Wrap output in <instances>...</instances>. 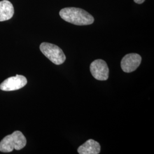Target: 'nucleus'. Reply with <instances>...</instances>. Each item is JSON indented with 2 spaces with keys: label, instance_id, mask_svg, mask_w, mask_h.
I'll use <instances>...</instances> for the list:
<instances>
[{
  "label": "nucleus",
  "instance_id": "nucleus-1",
  "mask_svg": "<svg viewBox=\"0 0 154 154\" xmlns=\"http://www.w3.org/2000/svg\"><path fill=\"white\" fill-rule=\"evenodd\" d=\"M60 16L66 22L75 25H88L94 22L93 17L90 13L82 9L78 8H63L60 11Z\"/></svg>",
  "mask_w": 154,
  "mask_h": 154
},
{
  "label": "nucleus",
  "instance_id": "nucleus-2",
  "mask_svg": "<svg viewBox=\"0 0 154 154\" xmlns=\"http://www.w3.org/2000/svg\"><path fill=\"white\" fill-rule=\"evenodd\" d=\"M26 144V139L22 132L19 131L9 135L4 138L0 142V151L10 152L14 149L20 150Z\"/></svg>",
  "mask_w": 154,
  "mask_h": 154
},
{
  "label": "nucleus",
  "instance_id": "nucleus-3",
  "mask_svg": "<svg viewBox=\"0 0 154 154\" xmlns=\"http://www.w3.org/2000/svg\"><path fill=\"white\" fill-rule=\"evenodd\" d=\"M39 49L45 56L57 65L63 63L66 60V56L62 50L55 45L43 42L40 45Z\"/></svg>",
  "mask_w": 154,
  "mask_h": 154
},
{
  "label": "nucleus",
  "instance_id": "nucleus-4",
  "mask_svg": "<svg viewBox=\"0 0 154 154\" xmlns=\"http://www.w3.org/2000/svg\"><path fill=\"white\" fill-rule=\"evenodd\" d=\"M90 70L93 77L99 81H106L109 78V69L105 61L96 60L90 65Z\"/></svg>",
  "mask_w": 154,
  "mask_h": 154
},
{
  "label": "nucleus",
  "instance_id": "nucleus-5",
  "mask_svg": "<svg viewBox=\"0 0 154 154\" xmlns=\"http://www.w3.org/2000/svg\"><path fill=\"white\" fill-rule=\"evenodd\" d=\"M26 77L17 75L15 77L8 78L0 85V89L3 91H14L23 88L27 84Z\"/></svg>",
  "mask_w": 154,
  "mask_h": 154
},
{
  "label": "nucleus",
  "instance_id": "nucleus-6",
  "mask_svg": "<svg viewBox=\"0 0 154 154\" xmlns=\"http://www.w3.org/2000/svg\"><path fill=\"white\" fill-rule=\"evenodd\" d=\"M142 57L136 53L125 55L122 60L121 65L122 70L125 72H131L137 70L141 63Z\"/></svg>",
  "mask_w": 154,
  "mask_h": 154
},
{
  "label": "nucleus",
  "instance_id": "nucleus-7",
  "mask_svg": "<svg viewBox=\"0 0 154 154\" xmlns=\"http://www.w3.org/2000/svg\"><path fill=\"white\" fill-rule=\"evenodd\" d=\"M100 152L99 143L92 139H88L78 149V152L79 154H98Z\"/></svg>",
  "mask_w": 154,
  "mask_h": 154
},
{
  "label": "nucleus",
  "instance_id": "nucleus-8",
  "mask_svg": "<svg viewBox=\"0 0 154 154\" xmlns=\"http://www.w3.org/2000/svg\"><path fill=\"white\" fill-rule=\"evenodd\" d=\"M14 13V7L11 2L8 0L0 1V21L10 20Z\"/></svg>",
  "mask_w": 154,
  "mask_h": 154
},
{
  "label": "nucleus",
  "instance_id": "nucleus-9",
  "mask_svg": "<svg viewBox=\"0 0 154 154\" xmlns=\"http://www.w3.org/2000/svg\"><path fill=\"white\" fill-rule=\"evenodd\" d=\"M134 1L138 4H143V2L145 1V0H134Z\"/></svg>",
  "mask_w": 154,
  "mask_h": 154
}]
</instances>
